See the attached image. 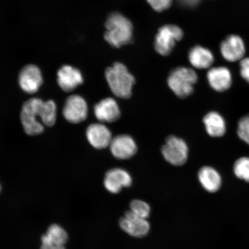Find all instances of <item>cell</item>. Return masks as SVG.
<instances>
[{"mask_svg":"<svg viewBox=\"0 0 249 249\" xmlns=\"http://www.w3.org/2000/svg\"><path fill=\"white\" fill-rule=\"evenodd\" d=\"M203 122L207 132L213 138H220L225 135L226 124L225 119L216 111H211L205 116Z\"/></svg>","mask_w":249,"mask_h":249,"instance_id":"cell-19","label":"cell"},{"mask_svg":"<svg viewBox=\"0 0 249 249\" xmlns=\"http://www.w3.org/2000/svg\"><path fill=\"white\" fill-rule=\"evenodd\" d=\"M198 76L191 68L179 67L171 71L167 83L170 89L180 98H185L191 95L197 83Z\"/></svg>","mask_w":249,"mask_h":249,"instance_id":"cell-4","label":"cell"},{"mask_svg":"<svg viewBox=\"0 0 249 249\" xmlns=\"http://www.w3.org/2000/svg\"><path fill=\"white\" fill-rule=\"evenodd\" d=\"M57 82L65 92L72 91L83 82L82 73L71 65H64L57 72Z\"/></svg>","mask_w":249,"mask_h":249,"instance_id":"cell-13","label":"cell"},{"mask_svg":"<svg viewBox=\"0 0 249 249\" xmlns=\"http://www.w3.org/2000/svg\"><path fill=\"white\" fill-rule=\"evenodd\" d=\"M120 226L124 231L134 237L141 238L148 234L150 225L147 219L139 217L131 211H126L120 220Z\"/></svg>","mask_w":249,"mask_h":249,"instance_id":"cell-8","label":"cell"},{"mask_svg":"<svg viewBox=\"0 0 249 249\" xmlns=\"http://www.w3.org/2000/svg\"><path fill=\"white\" fill-rule=\"evenodd\" d=\"M94 114L101 122L110 123L119 119L121 111L117 102L113 98H107L95 106Z\"/></svg>","mask_w":249,"mask_h":249,"instance_id":"cell-16","label":"cell"},{"mask_svg":"<svg viewBox=\"0 0 249 249\" xmlns=\"http://www.w3.org/2000/svg\"><path fill=\"white\" fill-rule=\"evenodd\" d=\"M40 249H66L64 246H59L51 243L42 241Z\"/></svg>","mask_w":249,"mask_h":249,"instance_id":"cell-26","label":"cell"},{"mask_svg":"<svg viewBox=\"0 0 249 249\" xmlns=\"http://www.w3.org/2000/svg\"><path fill=\"white\" fill-rule=\"evenodd\" d=\"M107 31L106 40L115 48L127 44L132 38L133 26L131 22L123 15L114 13L110 15L106 23Z\"/></svg>","mask_w":249,"mask_h":249,"instance_id":"cell-3","label":"cell"},{"mask_svg":"<svg viewBox=\"0 0 249 249\" xmlns=\"http://www.w3.org/2000/svg\"><path fill=\"white\" fill-rule=\"evenodd\" d=\"M161 153L168 162L174 166H180L188 160L189 149L184 140L170 136L163 146Z\"/></svg>","mask_w":249,"mask_h":249,"instance_id":"cell-5","label":"cell"},{"mask_svg":"<svg viewBox=\"0 0 249 249\" xmlns=\"http://www.w3.org/2000/svg\"><path fill=\"white\" fill-rule=\"evenodd\" d=\"M57 116V107L54 101H43L39 98H31L24 102L21 109L20 119L25 132L35 136L44 130L43 124L53 126Z\"/></svg>","mask_w":249,"mask_h":249,"instance_id":"cell-1","label":"cell"},{"mask_svg":"<svg viewBox=\"0 0 249 249\" xmlns=\"http://www.w3.org/2000/svg\"><path fill=\"white\" fill-rule=\"evenodd\" d=\"M43 83V77L39 68L35 65L25 66L18 76V83L21 89L28 93H34L38 91Z\"/></svg>","mask_w":249,"mask_h":249,"instance_id":"cell-10","label":"cell"},{"mask_svg":"<svg viewBox=\"0 0 249 249\" xmlns=\"http://www.w3.org/2000/svg\"><path fill=\"white\" fill-rule=\"evenodd\" d=\"M0 191H1V186H0Z\"/></svg>","mask_w":249,"mask_h":249,"instance_id":"cell-27","label":"cell"},{"mask_svg":"<svg viewBox=\"0 0 249 249\" xmlns=\"http://www.w3.org/2000/svg\"><path fill=\"white\" fill-rule=\"evenodd\" d=\"M207 79L211 88L220 92L228 90L232 82L231 71L225 67L211 68L207 73Z\"/></svg>","mask_w":249,"mask_h":249,"instance_id":"cell-15","label":"cell"},{"mask_svg":"<svg viewBox=\"0 0 249 249\" xmlns=\"http://www.w3.org/2000/svg\"><path fill=\"white\" fill-rule=\"evenodd\" d=\"M183 37V31L176 25H166L158 31L155 40L156 51L162 55H169L177 42Z\"/></svg>","mask_w":249,"mask_h":249,"instance_id":"cell-6","label":"cell"},{"mask_svg":"<svg viewBox=\"0 0 249 249\" xmlns=\"http://www.w3.org/2000/svg\"><path fill=\"white\" fill-rule=\"evenodd\" d=\"M237 134L239 138L249 145V114L239 120Z\"/></svg>","mask_w":249,"mask_h":249,"instance_id":"cell-23","label":"cell"},{"mask_svg":"<svg viewBox=\"0 0 249 249\" xmlns=\"http://www.w3.org/2000/svg\"><path fill=\"white\" fill-rule=\"evenodd\" d=\"M131 176L126 170L119 168L109 170L106 174L104 185L111 194H118L123 188L132 185Z\"/></svg>","mask_w":249,"mask_h":249,"instance_id":"cell-12","label":"cell"},{"mask_svg":"<svg viewBox=\"0 0 249 249\" xmlns=\"http://www.w3.org/2000/svg\"><path fill=\"white\" fill-rule=\"evenodd\" d=\"M221 54L229 62L241 61L244 58L246 46L240 36L230 35L223 40L220 46Z\"/></svg>","mask_w":249,"mask_h":249,"instance_id":"cell-9","label":"cell"},{"mask_svg":"<svg viewBox=\"0 0 249 249\" xmlns=\"http://www.w3.org/2000/svg\"><path fill=\"white\" fill-rule=\"evenodd\" d=\"M130 210L139 217L147 219L151 213V207L144 201L134 200L130 204Z\"/></svg>","mask_w":249,"mask_h":249,"instance_id":"cell-22","label":"cell"},{"mask_svg":"<svg viewBox=\"0 0 249 249\" xmlns=\"http://www.w3.org/2000/svg\"><path fill=\"white\" fill-rule=\"evenodd\" d=\"M112 155L118 160H129L138 151L135 140L129 135H121L112 139L110 144Z\"/></svg>","mask_w":249,"mask_h":249,"instance_id":"cell-11","label":"cell"},{"mask_svg":"<svg viewBox=\"0 0 249 249\" xmlns=\"http://www.w3.org/2000/svg\"><path fill=\"white\" fill-rule=\"evenodd\" d=\"M198 177L202 186L208 192H216L222 185L220 174L213 167H202L198 171Z\"/></svg>","mask_w":249,"mask_h":249,"instance_id":"cell-17","label":"cell"},{"mask_svg":"<svg viewBox=\"0 0 249 249\" xmlns=\"http://www.w3.org/2000/svg\"><path fill=\"white\" fill-rule=\"evenodd\" d=\"M239 65L241 77L249 83V57L242 59Z\"/></svg>","mask_w":249,"mask_h":249,"instance_id":"cell-25","label":"cell"},{"mask_svg":"<svg viewBox=\"0 0 249 249\" xmlns=\"http://www.w3.org/2000/svg\"><path fill=\"white\" fill-rule=\"evenodd\" d=\"M105 76L114 95L123 99L131 96L135 79L124 64L115 63L106 71Z\"/></svg>","mask_w":249,"mask_h":249,"instance_id":"cell-2","label":"cell"},{"mask_svg":"<svg viewBox=\"0 0 249 249\" xmlns=\"http://www.w3.org/2000/svg\"><path fill=\"white\" fill-rule=\"evenodd\" d=\"M233 172L238 178L249 182V158L242 157L235 161Z\"/></svg>","mask_w":249,"mask_h":249,"instance_id":"cell-21","label":"cell"},{"mask_svg":"<svg viewBox=\"0 0 249 249\" xmlns=\"http://www.w3.org/2000/svg\"><path fill=\"white\" fill-rule=\"evenodd\" d=\"M86 135L90 144L96 149L108 147L113 139L110 130L102 124H90L87 129Z\"/></svg>","mask_w":249,"mask_h":249,"instance_id":"cell-14","label":"cell"},{"mask_svg":"<svg viewBox=\"0 0 249 249\" xmlns=\"http://www.w3.org/2000/svg\"><path fill=\"white\" fill-rule=\"evenodd\" d=\"M68 241V235L67 231L62 227L56 224L50 226L48 231L41 238V241L64 247Z\"/></svg>","mask_w":249,"mask_h":249,"instance_id":"cell-20","label":"cell"},{"mask_svg":"<svg viewBox=\"0 0 249 249\" xmlns=\"http://www.w3.org/2000/svg\"><path fill=\"white\" fill-rule=\"evenodd\" d=\"M189 60L192 66L199 70L210 68L214 62V56L209 49L196 46L189 52Z\"/></svg>","mask_w":249,"mask_h":249,"instance_id":"cell-18","label":"cell"},{"mask_svg":"<svg viewBox=\"0 0 249 249\" xmlns=\"http://www.w3.org/2000/svg\"><path fill=\"white\" fill-rule=\"evenodd\" d=\"M63 115L70 123L78 124L83 122L88 116V106L85 99L77 95L69 96L65 102Z\"/></svg>","mask_w":249,"mask_h":249,"instance_id":"cell-7","label":"cell"},{"mask_svg":"<svg viewBox=\"0 0 249 249\" xmlns=\"http://www.w3.org/2000/svg\"><path fill=\"white\" fill-rule=\"evenodd\" d=\"M151 7L157 12H162L169 8L172 0H147Z\"/></svg>","mask_w":249,"mask_h":249,"instance_id":"cell-24","label":"cell"}]
</instances>
